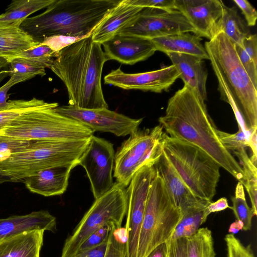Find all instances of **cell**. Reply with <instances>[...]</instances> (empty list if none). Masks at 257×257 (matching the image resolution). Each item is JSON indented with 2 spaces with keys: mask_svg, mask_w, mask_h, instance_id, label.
<instances>
[{
  "mask_svg": "<svg viewBox=\"0 0 257 257\" xmlns=\"http://www.w3.org/2000/svg\"><path fill=\"white\" fill-rule=\"evenodd\" d=\"M204 47L217 79L220 99L231 106L238 129L249 135V129L257 128V87L242 65L235 44L220 32Z\"/></svg>",
  "mask_w": 257,
  "mask_h": 257,
  "instance_id": "cell-3",
  "label": "cell"
},
{
  "mask_svg": "<svg viewBox=\"0 0 257 257\" xmlns=\"http://www.w3.org/2000/svg\"><path fill=\"white\" fill-rule=\"evenodd\" d=\"M90 138L62 141H32L22 150L0 155V179L3 183L22 182L25 178L43 170L77 166Z\"/></svg>",
  "mask_w": 257,
  "mask_h": 257,
  "instance_id": "cell-5",
  "label": "cell"
},
{
  "mask_svg": "<svg viewBox=\"0 0 257 257\" xmlns=\"http://www.w3.org/2000/svg\"><path fill=\"white\" fill-rule=\"evenodd\" d=\"M76 166L70 165L43 170L22 182L31 192L46 197L60 195L66 190L71 171Z\"/></svg>",
  "mask_w": 257,
  "mask_h": 257,
  "instance_id": "cell-20",
  "label": "cell"
},
{
  "mask_svg": "<svg viewBox=\"0 0 257 257\" xmlns=\"http://www.w3.org/2000/svg\"><path fill=\"white\" fill-rule=\"evenodd\" d=\"M119 229H114L109 236L105 257H125V242Z\"/></svg>",
  "mask_w": 257,
  "mask_h": 257,
  "instance_id": "cell-39",
  "label": "cell"
},
{
  "mask_svg": "<svg viewBox=\"0 0 257 257\" xmlns=\"http://www.w3.org/2000/svg\"><path fill=\"white\" fill-rule=\"evenodd\" d=\"M243 48L235 44L238 57L253 83L257 87V36L250 34L243 42Z\"/></svg>",
  "mask_w": 257,
  "mask_h": 257,
  "instance_id": "cell-30",
  "label": "cell"
},
{
  "mask_svg": "<svg viewBox=\"0 0 257 257\" xmlns=\"http://www.w3.org/2000/svg\"><path fill=\"white\" fill-rule=\"evenodd\" d=\"M114 229L119 228H117L113 223L103 226L91 234L80 245L76 253L91 249L107 241L110 234Z\"/></svg>",
  "mask_w": 257,
  "mask_h": 257,
  "instance_id": "cell-37",
  "label": "cell"
},
{
  "mask_svg": "<svg viewBox=\"0 0 257 257\" xmlns=\"http://www.w3.org/2000/svg\"><path fill=\"white\" fill-rule=\"evenodd\" d=\"M162 143L167 159L195 196L212 202L220 176L219 165L198 147L166 133Z\"/></svg>",
  "mask_w": 257,
  "mask_h": 257,
  "instance_id": "cell-7",
  "label": "cell"
},
{
  "mask_svg": "<svg viewBox=\"0 0 257 257\" xmlns=\"http://www.w3.org/2000/svg\"><path fill=\"white\" fill-rule=\"evenodd\" d=\"M224 240L227 257H255L250 245H244L234 234H226Z\"/></svg>",
  "mask_w": 257,
  "mask_h": 257,
  "instance_id": "cell-38",
  "label": "cell"
},
{
  "mask_svg": "<svg viewBox=\"0 0 257 257\" xmlns=\"http://www.w3.org/2000/svg\"><path fill=\"white\" fill-rule=\"evenodd\" d=\"M83 38H85L55 35L44 38L41 44L48 46L58 53L64 48Z\"/></svg>",
  "mask_w": 257,
  "mask_h": 257,
  "instance_id": "cell-40",
  "label": "cell"
},
{
  "mask_svg": "<svg viewBox=\"0 0 257 257\" xmlns=\"http://www.w3.org/2000/svg\"><path fill=\"white\" fill-rule=\"evenodd\" d=\"M9 76L15 85L40 75H46V67L37 62L25 58L15 57L9 62Z\"/></svg>",
  "mask_w": 257,
  "mask_h": 257,
  "instance_id": "cell-29",
  "label": "cell"
},
{
  "mask_svg": "<svg viewBox=\"0 0 257 257\" xmlns=\"http://www.w3.org/2000/svg\"><path fill=\"white\" fill-rule=\"evenodd\" d=\"M31 142L0 136V155H7L22 150Z\"/></svg>",
  "mask_w": 257,
  "mask_h": 257,
  "instance_id": "cell-41",
  "label": "cell"
},
{
  "mask_svg": "<svg viewBox=\"0 0 257 257\" xmlns=\"http://www.w3.org/2000/svg\"><path fill=\"white\" fill-rule=\"evenodd\" d=\"M115 152L109 141L94 135L80 157L78 165L85 170L95 199L107 192L113 186Z\"/></svg>",
  "mask_w": 257,
  "mask_h": 257,
  "instance_id": "cell-12",
  "label": "cell"
},
{
  "mask_svg": "<svg viewBox=\"0 0 257 257\" xmlns=\"http://www.w3.org/2000/svg\"><path fill=\"white\" fill-rule=\"evenodd\" d=\"M181 217L180 210L174 204L156 171L146 205L137 257H147L156 246L169 241Z\"/></svg>",
  "mask_w": 257,
  "mask_h": 257,
  "instance_id": "cell-8",
  "label": "cell"
},
{
  "mask_svg": "<svg viewBox=\"0 0 257 257\" xmlns=\"http://www.w3.org/2000/svg\"><path fill=\"white\" fill-rule=\"evenodd\" d=\"M190 32L194 33L193 28L179 11L146 8L133 25L119 34L152 40Z\"/></svg>",
  "mask_w": 257,
  "mask_h": 257,
  "instance_id": "cell-13",
  "label": "cell"
},
{
  "mask_svg": "<svg viewBox=\"0 0 257 257\" xmlns=\"http://www.w3.org/2000/svg\"><path fill=\"white\" fill-rule=\"evenodd\" d=\"M220 32L241 48L243 47V40L250 34L248 26L238 14L236 8L225 5L221 18L215 27V35Z\"/></svg>",
  "mask_w": 257,
  "mask_h": 257,
  "instance_id": "cell-26",
  "label": "cell"
},
{
  "mask_svg": "<svg viewBox=\"0 0 257 257\" xmlns=\"http://www.w3.org/2000/svg\"><path fill=\"white\" fill-rule=\"evenodd\" d=\"M168 241V257H186V238H180Z\"/></svg>",
  "mask_w": 257,
  "mask_h": 257,
  "instance_id": "cell-44",
  "label": "cell"
},
{
  "mask_svg": "<svg viewBox=\"0 0 257 257\" xmlns=\"http://www.w3.org/2000/svg\"><path fill=\"white\" fill-rule=\"evenodd\" d=\"M155 166L172 201L180 210L182 215L195 209L205 208L211 203L195 196L176 172L163 151Z\"/></svg>",
  "mask_w": 257,
  "mask_h": 257,
  "instance_id": "cell-18",
  "label": "cell"
},
{
  "mask_svg": "<svg viewBox=\"0 0 257 257\" xmlns=\"http://www.w3.org/2000/svg\"><path fill=\"white\" fill-rule=\"evenodd\" d=\"M239 160V163L243 171L245 182L243 186L249 196L251 209L254 215H257V169L247 154L246 149L233 152Z\"/></svg>",
  "mask_w": 257,
  "mask_h": 257,
  "instance_id": "cell-31",
  "label": "cell"
},
{
  "mask_svg": "<svg viewBox=\"0 0 257 257\" xmlns=\"http://www.w3.org/2000/svg\"><path fill=\"white\" fill-rule=\"evenodd\" d=\"M224 5L219 0H175V9L189 22L194 34L209 40L215 36V27L222 16Z\"/></svg>",
  "mask_w": 257,
  "mask_h": 257,
  "instance_id": "cell-16",
  "label": "cell"
},
{
  "mask_svg": "<svg viewBox=\"0 0 257 257\" xmlns=\"http://www.w3.org/2000/svg\"><path fill=\"white\" fill-rule=\"evenodd\" d=\"M55 0H14L0 15V23L23 22L35 12L47 8Z\"/></svg>",
  "mask_w": 257,
  "mask_h": 257,
  "instance_id": "cell-27",
  "label": "cell"
},
{
  "mask_svg": "<svg viewBox=\"0 0 257 257\" xmlns=\"http://www.w3.org/2000/svg\"><path fill=\"white\" fill-rule=\"evenodd\" d=\"M129 4L143 8H149L165 11L175 9V0H127Z\"/></svg>",
  "mask_w": 257,
  "mask_h": 257,
  "instance_id": "cell-42",
  "label": "cell"
},
{
  "mask_svg": "<svg viewBox=\"0 0 257 257\" xmlns=\"http://www.w3.org/2000/svg\"><path fill=\"white\" fill-rule=\"evenodd\" d=\"M163 127L138 128L123 141L115 153L113 177L127 187L136 173L144 166L155 163L163 152Z\"/></svg>",
  "mask_w": 257,
  "mask_h": 257,
  "instance_id": "cell-10",
  "label": "cell"
},
{
  "mask_svg": "<svg viewBox=\"0 0 257 257\" xmlns=\"http://www.w3.org/2000/svg\"><path fill=\"white\" fill-rule=\"evenodd\" d=\"M168 241L159 244L147 257H168Z\"/></svg>",
  "mask_w": 257,
  "mask_h": 257,
  "instance_id": "cell-49",
  "label": "cell"
},
{
  "mask_svg": "<svg viewBox=\"0 0 257 257\" xmlns=\"http://www.w3.org/2000/svg\"><path fill=\"white\" fill-rule=\"evenodd\" d=\"M127 210L125 187L116 182L94 202L85 213L72 234L66 240L61 257H73L80 245L103 226L114 224L117 228Z\"/></svg>",
  "mask_w": 257,
  "mask_h": 257,
  "instance_id": "cell-9",
  "label": "cell"
},
{
  "mask_svg": "<svg viewBox=\"0 0 257 257\" xmlns=\"http://www.w3.org/2000/svg\"><path fill=\"white\" fill-rule=\"evenodd\" d=\"M186 240V257H215L212 232L207 227L199 228Z\"/></svg>",
  "mask_w": 257,
  "mask_h": 257,
  "instance_id": "cell-28",
  "label": "cell"
},
{
  "mask_svg": "<svg viewBox=\"0 0 257 257\" xmlns=\"http://www.w3.org/2000/svg\"><path fill=\"white\" fill-rule=\"evenodd\" d=\"M58 53L41 43L37 46L23 51L15 57L33 61L49 68Z\"/></svg>",
  "mask_w": 257,
  "mask_h": 257,
  "instance_id": "cell-35",
  "label": "cell"
},
{
  "mask_svg": "<svg viewBox=\"0 0 257 257\" xmlns=\"http://www.w3.org/2000/svg\"><path fill=\"white\" fill-rule=\"evenodd\" d=\"M156 174L154 163L140 169L126 189L127 196L125 257H137L139 235L151 183Z\"/></svg>",
  "mask_w": 257,
  "mask_h": 257,
  "instance_id": "cell-11",
  "label": "cell"
},
{
  "mask_svg": "<svg viewBox=\"0 0 257 257\" xmlns=\"http://www.w3.org/2000/svg\"><path fill=\"white\" fill-rule=\"evenodd\" d=\"M216 134L222 145L230 152H239L248 147L249 136L240 129H238L237 132L232 134L217 129Z\"/></svg>",
  "mask_w": 257,
  "mask_h": 257,
  "instance_id": "cell-36",
  "label": "cell"
},
{
  "mask_svg": "<svg viewBox=\"0 0 257 257\" xmlns=\"http://www.w3.org/2000/svg\"><path fill=\"white\" fill-rule=\"evenodd\" d=\"M58 113L75 119L94 132H107L117 137L130 135L139 128L143 118H133L107 108L83 109L70 105L58 106Z\"/></svg>",
  "mask_w": 257,
  "mask_h": 257,
  "instance_id": "cell-14",
  "label": "cell"
},
{
  "mask_svg": "<svg viewBox=\"0 0 257 257\" xmlns=\"http://www.w3.org/2000/svg\"><path fill=\"white\" fill-rule=\"evenodd\" d=\"M243 15L248 27L255 26L257 20V12L247 0H233Z\"/></svg>",
  "mask_w": 257,
  "mask_h": 257,
  "instance_id": "cell-43",
  "label": "cell"
},
{
  "mask_svg": "<svg viewBox=\"0 0 257 257\" xmlns=\"http://www.w3.org/2000/svg\"><path fill=\"white\" fill-rule=\"evenodd\" d=\"M73 257H77V256H73Z\"/></svg>",
  "mask_w": 257,
  "mask_h": 257,
  "instance_id": "cell-52",
  "label": "cell"
},
{
  "mask_svg": "<svg viewBox=\"0 0 257 257\" xmlns=\"http://www.w3.org/2000/svg\"><path fill=\"white\" fill-rule=\"evenodd\" d=\"M180 74L184 85L190 87L203 100L207 99L206 82L208 72L204 60L192 55L168 53Z\"/></svg>",
  "mask_w": 257,
  "mask_h": 257,
  "instance_id": "cell-21",
  "label": "cell"
},
{
  "mask_svg": "<svg viewBox=\"0 0 257 257\" xmlns=\"http://www.w3.org/2000/svg\"><path fill=\"white\" fill-rule=\"evenodd\" d=\"M44 232L33 230L0 242V257H40Z\"/></svg>",
  "mask_w": 257,
  "mask_h": 257,
  "instance_id": "cell-25",
  "label": "cell"
},
{
  "mask_svg": "<svg viewBox=\"0 0 257 257\" xmlns=\"http://www.w3.org/2000/svg\"><path fill=\"white\" fill-rule=\"evenodd\" d=\"M158 121L168 136L198 147L244 185L239 162L220 142L205 101L190 87L184 85L169 98L165 114Z\"/></svg>",
  "mask_w": 257,
  "mask_h": 257,
  "instance_id": "cell-1",
  "label": "cell"
},
{
  "mask_svg": "<svg viewBox=\"0 0 257 257\" xmlns=\"http://www.w3.org/2000/svg\"><path fill=\"white\" fill-rule=\"evenodd\" d=\"M242 228L243 223L241 221L236 220L230 225L228 232L229 233L234 234L238 233L240 230L242 229Z\"/></svg>",
  "mask_w": 257,
  "mask_h": 257,
  "instance_id": "cell-51",
  "label": "cell"
},
{
  "mask_svg": "<svg viewBox=\"0 0 257 257\" xmlns=\"http://www.w3.org/2000/svg\"><path fill=\"white\" fill-rule=\"evenodd\" d=\"M120 0H55L43 13L28 17L20 28L42 42L55 35L86 38Z\"/></svg>",
  "mask_w": 257,
  "mask_h": 257,
  "instance_id": "cell-4",
  "label": "cell"
},
{
  "mask_svg": "<svg viewBox=\"0 0 257 257\" xmlns=\"http://www.w3.org/2000/svg\"><path fill=\"white\" fill-rule=\"evenodd\" d=\"M45 102L36 97L30 100H9L8 106L0 110V132L24 112L40 106Z\"/></svg>",
  "mask_w": 257,
  "mask_h": 257,
  "instance_id": "cell-32",
  "label": "cell"
},
{
  "mask_svg": "<svg viewBox=\"0 0 257 257\" xmlns=\"http://www.w3.org/2000/svg\"><path fill=\"white\" fill-rule=\"evenodd\" d=\"M7 60L0 57V84L9 76Z\"/></svg>",
  "mask_w": 257,
  "mask_h": 257,
  "instance_id": "cell-50",
  "label": "cell"
},
{
  "mask_svg": "<svg viewBox=\"0 0 257 257\" xmlns=\"http://www.w3.org/2000/svg\"><path fill=\"white\" fill-rule=\"evenodd\" d=\"M257 128H254L248 138V145L252 151V155L250 157V160L256 165L257 160Z\"/></svg>",
  "mask_w": 257,
  "mask_h": 257,
  "instance_id": "cell-48",
  "label": "cell"
},
{
  "mask_svg": "<svg viewBox=\"0 0 257 257\" xmlns=\"http://www.w3.org/2000/svg\"><path fill=\"white\" fill-rule=\"evenodd\" d=\"M22 23H0V57L8 62L23 51L41 43L20 28Z\"/></svg>",
  "mask_w": 257,
  "mask_h": 257,
  "instance_id": "cell-23",
  "label": "cell"
},
{
  "mask_svg": "<svg viewBox=\"0 0 257 257\" xmlns=\"http://www.w3.org/2000/svg\"><path fill=\"white\" fill-rule=\"evenodd\" d=\"M205 208H197L182 214L169 241L188 238L193 235L203 224Z\"/></svg>",
  "mask_w": 257,
  "mask_h": 257,
  "instance_id": "cell-33",
  "label": "cell"
},
{
  "mask_svg": "<svg viewBox=\"0 0 257 257\" xmlns=\"http://www.w3.org/2000/svg\"><path fill=\"white\" fill-rule=\"evenodd\" d=\"M14 85H15V84L13 81L9 79L6 83L0 87V110H3L8 106L9 104L8 98L9 97L7 93L10 88Z\"/></svg>",
  "mask_w": 257,
  "mask_h": 257,
  "instance_id": "cell-47",
  "label": "cell"
},
{
  "mask_svg": "<svg viewBox=\"0 0 257 257\" xmlns=\"http://www.w3.org/2000/svg\"><path fill=\"white\" fill-rule=\"evenodd\" d=\"M101 45L107 61L113 60L125 65L145 61L156 51L151 40L120 34Z\"/></svg>",
  "mask_w": 257,
  "mask_h": 257,
  "instance_id": "cell-17",
  "label": "cell"
},
{
  "mask_svg": "<svg viewBox=\"0 0 257 257\" xmlns=\"http://www.w3.org/2000/svg\"><path fill=\"white\" fill-rule=\"evenodd\" d=\"M179 76L172 64L157 70L138 73H126L118 68L105 75L104 82L124 90L161 93L168 91Z\"/></svg>",
  "mask_w": 257,
  "mask_h": 257,
  "instance_id": "cell-15",
  "label": "cell"
},
{
  "mask_svg": "<svg viewBox=\"0 0 257 257\" xmlns=\"http://www.w3.org/2000/svg\"><path fill=\"white\" fill-rule=\"evenodd\" d=\"M143 9L129 4L127 0H120L94 29L92 41L102 44L118 35L133 25Z\"/></svg>",
  "mask_w": 257,
  "mask_h": 257,
  "instance_id": "cell-19",
  "label": "cell"
},
{
  "mask_svg": "<svg viewBox=\"0 0 257 257\" xmlns=\"http://www.w3.org/2000/svg\"><path fill=\"white\" fill-rule=\"evenodd\" d=\"M228 208L231 209V206L228 205L225 197L220 198L215 202H211L204 210L203 223L206 221L208 215L211 213L221 211Z\"/></svg>",
  "mask_w": 257,
  "mask_h": 257,
  "instance_id": "cell-45",
  "label": "cell"
},
{
  "mask_svg": "<svg viewBox=\"0 0 257 257\" xmlns=\"http://www.w3.org/2000/svg\"><path fill=\"white\" fill-rule=\"evenodd\" d=\"M108 241L91 249L77 252L74 256L77 257H105Z\"/></svg>",
  "mask_w": 257,
  "mask_h": 257,
  "instance_id": "cell-46",
  "label": "cell"
},
{
  "mask_svg": "<svg viewBox=\"0 0 257 257\" xmlns=\"http://www.w3.org/2000/svg\"><path fill=\"white\" fill-rule=\"evenodd\" d=\"M91 35L60 51L49 69L64 83L69 105L88 109L108 108L101 82L107 60L101 44L93 42Z\"/></svg>",
  "mask_w": 257,
  "mask_h": 257,
  "instance_id": "cell-2",
  "label": "cell"
},
{
  "mask_svg": "<svg viewBox=\"0 0 257 257\" xmlns=\"http://www.w3.org/2000/svg\"><path fill=\"white\" fill-rule=\"evenodd\" d=\"M244 186L240 182L237 184L234 196L231 199L232 206L231 209L236 218L243 223L242 229L244 231L250 229L253 212L246 202Z\"/></svg>",
  "mask_w": 257,
  "mask_h": 257,
  "instance_id": "cell-34",
  "label": "cell"
},
{
  "mask_svg": "<svg viewBox=\"0 0 257 257\" xmlns=\"http://www.w3.org/2000/svg\"><path fill=\"white\" fill-rule=\"evenodd\" d=\"M56 226V218L47 210L0 218V242L33 230L53 231Z\"/></svg>",
  "mask_w": 257,
  "mask_h": 257,
  "instance_id": "cell-22",
  "label": "cell"
},
{
  "mask_svg": "<svg viewBox=\"0 0 257 257\" xmlns=\"http://www.w3.org/2000/svg\"><path fill=\"white\" fill-rule=\"evenodd\" d=\"M57 102H45L14 119L0 136L28 141H62L90 138L94 132L72 118L57 112Z\"/></svg>",
  "mask_w": 257,
  "mask_h": 257,
  "instance_id": "cell-6",
  "label": "cell"
},
{
  "mask_svg": "<svg viewBox=\"0 0 257 257\" xmlns=\"http://www.w3.org/2000/svg\"><path fill=\"white\" fill-rule=\"evenodd\" d=\"M156 51L168 53L190 55L203 60L209 57L201 39L196 35L186 33L151 40Z\"/></svg>",
  "mask_w": 257,
  "mask_h": 257,
  "instance_id": "cell-24",
  "label": "cell"
}]
</instances>
